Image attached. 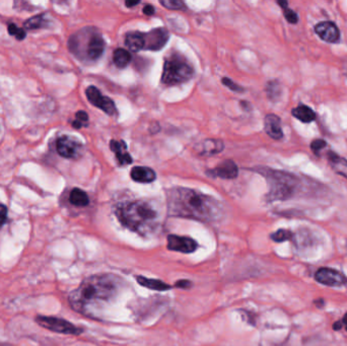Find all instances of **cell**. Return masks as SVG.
<instances>
[{"instance_id":"obj_1","label":"cell","mask_w":347,"mask_h":346,"mask_svg":"<svg viewBox=\"0 0 347 346\" xmlns=\"http://www.w3.org/2000/svg\"><path fill=\"white\" fill-rule=\"evenodd\" d=\"M169 213L173 216L191 218L204 223L218 221L224 208L211 196L188 188H174L168 192Z\"/></svg>"},{"instance_id":"obj_2","label":"cell","mask_w":347,"mask_h":346,"mask_svg":"<svg viewBox=\"0 0 347 346\" xmlns=\"http://www.w3.org/2000/svg\"><path fill=\"white\" fill-rule=\"evenodd\" d=\"M119 278L113 274H96L86 278L68 296L75 312L92 317L95 311L108 303L118 292Z\"/></svg>"},{"instance_id":"obj_3","label":"cell","mask_w":347,"mask_h":346,"mask_svg":"<svg viewBox=\"0 0 347 346\" xmlns=\"http://www.w3.org/2000/svg\"><path fill=\"white\" fill-rule=\"evenodd\" d=\"M120 223L140 236H149L158 227L159 214L149 201L137 200L120 206L116 211Z\"/></svg>"},{"instance_id":"obj_4","label":"cell","mask_w":347,"mask_h":346,"mask_svg":"<svg viewBox=\"0 0 347 346\" xmlns=\"http://www.w3.org/2000/svg\"><path fill=\"white\" fill-rule=\"evenodd\" d=\"M255 170L269 183L270 191L267 195L269 201L291 198L298 187V178L289 173L265 167H259Z\"/></svg>"},{"instance_id":"obj_5","label":"cell","mask_w":347,"mask_h":346,"mask_svg":"<svg viewBox=\"0 0 347 346\" xmlns=\"http://www.w3.org/2000/svg\"><path fill=\"white\" fill-rule=\"evenodd\" d=\"M193 75L194 69L187 59L179 53H173L165 60L161 83L166 86H177L188 82Z\"/></svg>"},{"instance_id":"obj_6","label":"cell","mask_w":347,"mask_h":346,"mask_svg":"<svg viewBox=\"0 0 347 346\" xmlns=\"http://www.w3.org/2000/svg\"><path fill=\"white\" fill-rule=\"evenodd\" d=\"M36 322L41 327L56 333L67 334V335H79V334L83 333L82 328L74 326L70 322L66 320L56 317L38 316L36 318Z\"/></svg>"},{"instance_id":"obj_7","label":"cell","mask_w":347,"mask_h":346,"mask_svg":"<svg viewBox=\"0 0 347 346\" xmlns=\"http://www.w3.org/2000/svg\"><path fill=\"white\" fill-rule=\"evenodd\" d=\"M86 33V32H85ZM86 49L79 58L88 60H98L105 49V42L98 33H86Z\"/></svg>"},{"instance_id":"obj_8","label":"cell","mask_w":347,"mask_h":346,"mask_svg":"<svg viewBox=\"0 0 347 346\" xmlns=\"http://www.w3.org/2000/svg\"><path fill=\"white\" fill-rule=\"evenodd\" d=\"M86 95L90 104L95 107L101 109L110 116L117 114V109L115 107V103L108 97L103 96L101 91L94 86H90L86 89Z\"/></svg>"},{"instance_id":"obj_9","label":"cell","mask_w":347,"mask_h":346,"mask_svg":"<svg viewBox=\"0 0 347 346\" xmlns=\"http://www.w3.org/2000/svg\"><path fill=\"white\" fill-rule=\"evenodd\" d=\"M144 49L158 51L165 47L169 40V32L165 28H157L143 34Z\"/></svg>"},{"instance_id":"obj_10","label":"cell","mask_w":347,"mask_h":346,"mask_svg":"<svg viewBox=\"0 0 347 346\" xmlns=\"http://www.w3.org/2000/svg\"><path fill=\"white\" fill-rule=\"evenodd\" d=\"M167 247L170 251L190 254V253H193L197 250L198 244L195 240H193L189 237L170 235V236H168Z\"/></svg>"},{"instance_id":"obj_11","label":"cell","mask_w":347,"mask_h":346,"mask_svg":"<svg viewBox=\"0 0 347 346\" xmlns=\"http://www.w3.org/2000/svg\"><path fill=\"white\" fill-rule=\"evenodd\" d=\"M80 147L82 144L74 138L67 135L59 137L56 141L57 153L65 158H75L79 154Z\"/></svg>"},{"instance_id":"obj_12","label":"cell","mask_w":347,"mask_h":346,"mask_svg":"<svg viewBox=\"0 0 347 346\" xmlns=\"http://www.w3.org/2000/svg\"><path fill=\"white\" fill-rule=\"evenodd\" d=\"M315 278L319 283L328 286H341L346 282V277L341 272L331 268H320Z\"/></svg>"},{"instance_id":"obj_13","label":"cell","mask_w":347,"mask_h":346,"mask_svg":"<svg viewBox=\"0 0 347 346\" xmlns=\"http://www.w3.org/2000/svg\"><path fill=\"white\" fill-rule=\"evenodd\" d=\"M318 36L328 43H336L340 39V32L332 21H321L315 27Z\"/></svg>"},{"instance_id":"obj_14","label":"cell","mask_w":347,"mask_h":346,"mask_svg":"<svg viewBox=\"0 0 347 346\" xmlns=\"http://www.w3.org/2000/svg\"><path fill=\"white\" fill-rule=\"evenodd\" d=\"M207 174L210 175L211 177H218L226 180L236 179L239 174V169L233 160L226 159L219 164L213 170H210Z\"/></svg>"},{"instance_id":"obj_15","label":"cell","mask_w":347,"mask_h":346,"mask_svg":"<svg viewBox=\"0 0 347 346\" xmlns=\"http://www.w3.org/2000/svg\"><path fill=\"white\" fill-rule=\"evenodd\" d=\"M264 128L266 133L275 140H279L283 137L280 118L275 114H268L265 117Z\"/></svg>"},{"instance_id":"obj_16","label":"cell","mask_w":347,"mask_h":346,"mask_svg":"<svg viewBox=\"0 0 347 346\" xmlns=\"http://www.w3.org/2000/svg\"><path fill=\"white\" fill-rule=\"evenodd\" d=\"M111 151L115 153L120 165H130L132 163V157L127 152L126 143L123 140H111L110 142Z\"/></svg>"},{"instance_id":"obj_17","label":"cell","mask_w":347,"mask_h":346,"mask_svg":"<svg viewBox=\"0 0 347 346\" xmlns=\"http://www.w3.org/2000/svg\"><path fill=\"white\" fill-rule=\"evenodd\" d=\"M130 176L133 181L138 183H152L156 179L155 171L147 167H134L131 170Z\"/></svg>"},{"instance_id":"obj_18","label":"cell","mask_w":347,"mask_h":346,"mask_svg":"<svg viewBox=\"0 0 347 346\" xmlns=\"http://www.w3.org/2000/svg\"><path fill=\"white\" fill-rule=\"evenodd\" d=\"M136 280L140 285L149 288V290L158 291V292H166L170 291L173 288L172 285L161 281L159 279H153V278H146L144 276H136Z\"/></svg>"},{"instance_id":"obj_19","label":"cell","mask_w":347,"mask_h":346,"mask_svg":"<svg viewBox=\"0 0 347 346\" xmlns=\"http://www.w3.org/2000/svg\"><path fill=\"white\" fill-rule=\"evenodd\" d=\"M328 160L331 168L340 176L347 179V159L337 156L335 153H328Z\"/></svg>"},{"instance_id":"obj_20","label":"cell","mask_w":347,"mask_h":346,"mask_svg":"<svg viewBox=\"0 0 347 346\" xmlns=\"http://www.w3.org/2000/svg\"><path fill=\"white\" fill-rule=\"evenodd\" d=\"M125 44L127 47H128V49L133 52H138L144 49L143 34L138 32L128 33L125 37Z\"/></svg>"},{"instance_id":"obj_21","label":"cell","mask_w":347,"mask_h":346,"mask_svg":"<svg viewBox=\"0 0 347 346\" xmlns=\"http://www.w3.org/2000/svg\"><path fill=\"white\" fill-rule=\"evenodd\" d=\"M200 156H213L224 149V142L219 139H207L200 145Z\"/></svg>"},{"instance_id":"obj_22","label":"cell","mask_w":347,"mask_h":346,"mask_svg":"<svg viewBox=\"0 0 347 346\" xmlns=\"http://www.w3.org/2000/svg\"><path fill=\"white\" fill-rule=\"evenodd\" d=\"M293 116L303 123H311L316 119V114L306 105H298L292 111Z\"/></svg>"},{"instance_id":"obj_23","label":"cell","mask_w":347,"mask_h":346,"mask_svg":"<svg viewBox=\"0 0 347 346\" xmlns=\"http://www.w3.org/2000/svg\"><path fill=\"white\" fill-rule=\"evenodd\" d=\"M69 202L77 207H85L88 205L89 198L87 194L79 188H74L69 194Z\"/></svg>"},{"instance_id":"obj_24","label":"cell","mask_w":347,"mask_h":346,"mask_svg":"<svg viewBox=\"0 0 347 346\" xmlns=\"http://www.w3.org/2000/svg\"><path fill=\"white\" fill-rule=\"evenodd\" d=\"M47 26H48V20L46 19L44 14L30 17L24 22V28L26 30H38V29L46 28Z\"/></svg>"},{"instance_id":"obj_25","label":"cell","mask_w":347,"mask_h":346,"mask_svg":"<svg viewBox=\"0 0 347 346\" xmlns=\"http://www.w3.org/2000/svg\"><path fill=\"white\" fill-rule=\"evenodd\" d=\"M113 60H114V63L116 64V66L119 68H124L130 63L131 55L128 51L125 49H122V48L116 49L114 51Z\"/></svg>"},{"instance_id":"obj_26","label":"cell","mask_w":347,"mask_h":346,"mask_svg":"<svg viewBox=\"0 0 347 346\" xmlns=\"http://www.w3.org/2000/svg\"><path fill=\"white\" fill-rule=\"evenodd\" d=\"M277 3L281 6L286 20L288 22H291V24H296V22L298 21V17L293 9L288 8V2L287 1H278Z\"/></svg>"},{"instance_id":"obj_27","label":"cell","mask_w":347,"mask_h":346,"mask_svg":"<svg viewBox=\"0 0 347 346\" xmlns=\"http://www.w3.org/2000/svg\"><path fill=\"white\" fill-rule=\"evenodd\" d=\"M7 31H8V34L10 35V36L16 37V39L18 41L25 40L27 37L26 31L24 29L17 27L16 24H9L7 27Z\"/></svg>"},{"instance_id":"obj_28","label":"cell","mask_w":347,"mask_h":346,"mask_svg":"<svg viewBox=\"0 0 347 346\" xmlns=\"http://www.w3.org/2000/svg\"><path fill=\"white\" fill-rule=\"evenodd\" d=\"M271 239L275 242H278V243H280V242H284V241H288V240H292V238L294 237L293 233L291 232V230H287V229H278L277 232H275L274 234H272L271 236Z\"/></svg>"},{"instance_id":"obj_29","label":"cell","mask_w":347,"mask_h":346,"mask_svg":"<svg viewBox=\"0 0 347 346\" xmlns=\"http://www.w3.org/2000/svg\"><path fill=\"white\" fill-rule=\"evenodd\" d=\"M76 119L72 122V126L76 129H80L82 127L87 125L86 123L88 121V115L85 111H78L75 114Z\"/></svg>"},{"instance_id":"obj_30","label":"cell","mask_w":347,"mask_h":346,"mask_svg":"<svg viewBox=\"0 0 347 346\" xmlns=\"http://www.w3.org/2000/svg\"><path fill=\"white\" fill-rule=\"evenodd\" d=\"M160 4L165 6L166 8L173 9V10L186 9V5H185L183 1H180V0H165V1H160Z\"/></svg>"},{"instance_id":"obj_31","label":"cell","mask_w":347,"mask_h":346,"mask_svg":"<svg viewBox=\"0 0 347 346\" xmlns=\"http://www.w3.org/2000/svg\"><path fill=\"white\" fill-rule=\"evenodd\" d=\"M268 94V97L270 99H276L278 98L280 95V88H279V85L275 83V82H271L268 84L267 89H266Z\"/></svg>"},{"instance_id":"obj_32","label":"cell","mask_w":347,"mask_h":346,"mask_svg":"<svg viewBox=\"0 0 347 346\" xmlns=\"http://www.w3.org/2000/svg\"><path fill=\"white\" fill-rule=\"evenodd\" d=\"M222 83H223L226 86H227L228 88H230L231 90L237 91V93H243V91H244V88H243L242 86H240L239 85H237V84L234 82V80H231V79H229V78H227V77H224V78L222 79Z\"/></svg>"},{"instance_id":"obj_33","label":"cell","mask_w":347,"mask_h":346,"mask_svg":"<svg viewBox=\"0 0 347 346\" xmlns=\"http://www.w3.org/2000/svg\"><path fill=\"white\" fill-rule=\"evenodd\" d=\"M326 145H327V143H326L325 140H323V139H316V140H314L313 142L311 143V149H312V151H313L315 154H319V152L321 151V149H323Z\"/></svg>"},{"instance_id":"obj_34","label":"cell","mask_w":347,"mask_h":346,"mask_svg":"<svg viewBox=\"0 0 347 346\" xmlns=\"http://www.w3.org/2000/svg\"><path fill=\"white\" fill-rule=\"evenodd\" d=\"M7 222V207L3 204H0V228H1Z\"/></svg>"},{"instance_id":"obj_35","label":"cell","mask_w":347,"mask_h":346,"mask_svg":"<svg viewBox=\"0 0 347 346\" xmlns=\"http://www.w3.org/2000/svg\"><path fill=\"white\" fill-rule=\"evenodd\" d=\"M175 286L179 287V288H184V290H187V288H190L192 286V282L187 279H182V280L177 281Z\"/></svg>"},{"instance_id":"obj_36","label":"cell","mask_w":347,"mask_h":346,"mask_svg":"<svg viewBox=\"0 0 347 346\" xmlns=\"http://www.w3.org/2000/svg\"><path fill=\"white\" fill-rule=\"evenodd\" d=\"M155 13H156V10H155V7L153 6V5H145L144 6V8H143V14L144 15H146V16H153V15H155Z\"/></svg>"},{"instance_id":"obj_37","label":"cell","mask_w":347,"mask_h":346,"mask_svg":"<svg viewBox=\"0 0 347 346\" xmlns=\"http://www.w3.org/2000/svg\"><path fill=\"white\" fill-rule=\"evenodd\" d=\"M139 3H140V1H138V0H137V1H133V0H132V1H126L125 5L128 8H131V7L137 5V4H139Z\"/></svg>"},{"instance_id":"obj_38","label":"cell","mask_w":347,"mask_h":346,"mask_svg":"<svg viewBox=\"0 0 347 346\" xmlns=\"http://www.w3.org/2000/svg\"><path fill=\"white\" fill-rule=\"evenodd\" d=\"M341 323H342V325H345L346 330H347V313H346V314H345V316L343 317V320L341 321Z\"/></svg>"}]
</instances>
